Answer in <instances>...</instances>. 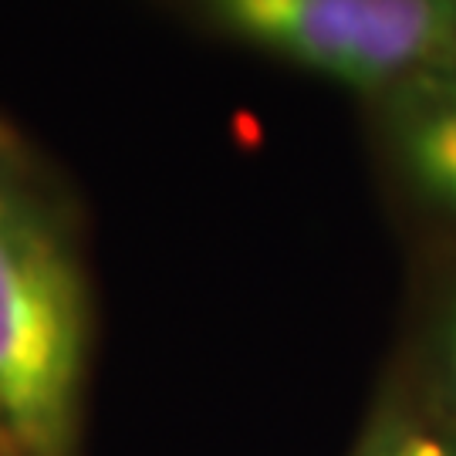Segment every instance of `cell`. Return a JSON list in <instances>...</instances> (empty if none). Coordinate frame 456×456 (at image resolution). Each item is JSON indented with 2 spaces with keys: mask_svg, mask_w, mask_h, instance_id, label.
I'll list each match as a JSON object with an SVG mask.
<instances>
[{
  "mask_svg": "<svg viewBox=\"0 0 456 456\" xmlns=\"http://www.w3.org/2000/svg\"><path fill=\"white\" fill-rule=\"evenodd\" d=\"M233 45L365 102L456 61V0H193Z\"/></svg>",
  "mask_w": 456,
  "mask_h": 456,
  "instance_id": "2",
  "label": "cell"
},
{
  "mask_svg": "<svg viewBox=\"0 0 456 456\" xmlns=\"http://www.w3.org/2000/svg\"><path fill=\"white\" fill-rule=\"evenodd\" d=\"M0 456H11L7 453V446H4V440H0Z\"/></svg>",
  "mask_w": 456,
  "mask_h": 456,
  "instance_id": "6",
  "label": "cell"
},
{
  "mask_svg": "<svg viewBox=\"0 0 456 456\" xmlns=\"http://www.w3.org/2000/svg\"><path fill=\"white\" fill-rule=\"evenodd\" d=\"M379 176L419 250L456 247V61L362 102Z\"/></svg>",
  "mask_w": 456,
  "mask_h": 456,
  "instance_id": "3",
  "label": "cell"
},
{
  "mask_svg": "<svg viewBox=\"0 0 456 456\" xmlns=\"http://www.w3.org/2000/svg\"><path fill=\"white\" fill-rule=\"evenodd\" d=\"M348 456H456V426L392 365Z\"/></svg>",
  "mask_w": 456,
  "mask_h": 456,
  "instance_id": "5",
  "label": "cell"
},
{
  "mask_svg": "<svg viewBox=\"0 0 456 456\" xmlns=\"http://www.w3.org/2000/svg\"><path fill=\"white\" fill-rule=\"evenodd\" d=\"M92 311L75 244L0 149V440L11 456H75Z\"/></svg>",
  "mask_w": 456,
  "mask_h": 456,
  "instance_id": "1",
  "label": "cell"
},
{
  "mask_svg": "<svg viewBox=\"0 0 456 456\" xmlns=\"http://www.w3.org/2000/svg\"><path fill=\"white\" fill-rule=\"evenodd\" d=\"M395 369L456 426V247L419 250Z\"/></svg>",
  "mask_w": 456,
  "mask_h": 456,
  "instance_id": "4",
  "label": "cell"
}]
</instances>
